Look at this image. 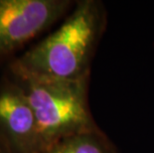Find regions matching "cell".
I'll use <instances>...</instances> for the list:
<instances>
[{"instance_id":"6da1fadb","label":"cell","mask_w":154,"mask_h":153,"mask_svg":"<svg viewBox=\"0 0 154 153\" xmlns=\"http://www.w3.org/2000/svg\"><path fill=\"white\" fill-rule=\"evenodd\" d=\"M106 24L103 4L78 1L60 27L12 65L36 76L57 80L88 78L91 64Z\"/></svg>"},{"instance_id":"7a4b0ae2","label":"cell","mask_w":154,"mask_h":153,"mask_svg":"<svg viewBox=\"0 0 154 153\" xmlns=\"http://www.w3.org/2000/svg\"><path fill=\"white\" fill-rule=\"evenodd\" d=\"M10 71L35 113L42 153L63 139L99 128L88 103L90 77L50 79L27 73L12 64Z\"/></svg>"},{"instance_id":"3957f363","label":"cell","mask_w":154,"mask_h":153,"mask_svg":"<svg viewBox=\"0 0 154 153\" xmlns=\"http://www.w3.org/2000/svg\"><path fill=\"white\" fill-rule=\"evenodd\" d=\"M72 3L68 0H0V59L55 23Z\"/></svg>"},{"instance_id":"277c9868","label":"cell","mask_w":154,"mask_h":153,"mask_svg":"<svg viewBox=\"0 0 154 153\" xmlns=\"http://www.w3.org/2000/svg\"><path fill=\"white\" fill-rule=\"evenodd\" d=\"M0 131L10 153H42L35 113L14 82L0 90Z\"/></svg>"},{"instance_id":"5b68a950","label":"cell","mask_w":154,"mask_h":153,"mask_svg":"<svg viewBox=\"0 0 154 153\" xmlns=\"http://www.w3.org/2000/svg\"><path fill=\"white\" fill-rule=\"evenodd\" d=\"M44 153H117V150L106 135L97 128L63 139Z\"/></svg>"},{"instance_id":"8992f818","label":"cell","mask_w":154,"mask_h":153,"mask_svg":"<svg viewBox=\"0 0 154 153\" xmlns=\"http://www.w3.org/2000/svg\"><path fill=\"white\" fill-rule=\"evenodd\" d=\"M0 153H10V151H9L8 149L2 148L1 146H0Z\"/></svg>"}]
</instances>
